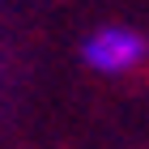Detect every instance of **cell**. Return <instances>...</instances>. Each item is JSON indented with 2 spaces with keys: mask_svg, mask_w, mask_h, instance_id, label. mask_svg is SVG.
<instances>
[{
  "mask_svg": "<svg viewBox=\"0 0 149 149\" xmlns=\"http://www.w3.org/2000/svg\"><path fill=\"white\" fill-rule=\"evenodd\" d=\"M77 60L94 77H128L149 60V38H145V30H136L128 22H107V26H94L81 38Z\"/></svg>",
  "mask_w": 149,
  "mask_h": 149,
  "instance_id": "obj_1",
  "label": "cell"
}]
</instances>
